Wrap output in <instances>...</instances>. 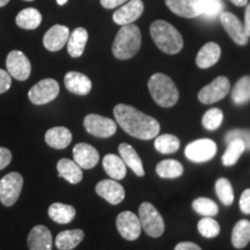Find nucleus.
<instances>
[{
	"mask_svg": "<svg viewBox=\"0 0 250 250\" xmlns=\"http://www.w3.org/2000/svg\"><path fill=\"white\" fill-rule=\"evenodd\" d=\"M64 83L68 92L76 95H87L92 90V81L80 72H68L64 78Z\"/></svg>",
	"mask_w": 250,
	"mask_h": 250,
	"instance_id": "obj_20",
	"label": "nucleus"
},
{
	"mask_svg": "<svg viewBox=\"0 0 250 250\" xmlns=\"http://www.w3.org/2000/svg\"><path fill=\"white\" fill-rule=\"evenodd\" d=\"M215 192L220 199V202L223 203L224 205L229 206L233 204L234 202V191H233V188L232 184H230L229 181L227 179H219L217 182H215Z\"/></svg>",
	"mask_w": 250,
	"mask_h": 250,
	"instance_id": "obj_35",
	"label": "nucleus"
},
{
	"mask_svg": "<svg viewBox=\"0 0 250 250\" xmlns=\"http://www.w3.org/2000/svg\"><path fill=\"white\" fill-rule=\"evenodd\" d=\"M240 208L245 214H250V189H246L240 198Z\"/></svg>",
	"mask_w": 250,
	"mask_h": 250,
	"instance_id": "obj_42",
	"label": "nucleus"
},
{
	"mask_svg": "<svg viewBox=\"0 0 250 250\" xmlns=\"http://www.w3.org/2000/svg\"><path fill=\"white\" fill-rule=\"evenodd\" d=\"M12 85V77L9 76L7 71L0 68V94L7 92L11 88Z\"/></svg>",
	"mask_w": 250,
	"mask_h": 250,
	"instance_id": "obj_41",
	"label": "nucleus"
},
{
	"mask_svg": "<svg viewBox=\"0 0 250 250\" xmlns=\"http://www.w3.org/2000/svg\"><path fill=\"white\" fill-rule=\"evenodd\" d=\"M234 139L242 140L246 146V149L250 151V130H247V129L230 130L229 132L226 134V137H225V140H226L227 143H229Z\"/></svg>",
	"mask_w": 250,
	"mask_h": 250,
	"instance_id": "obj_40",
	"label": "nucleus"
},
{
	"mask_svg": "<svg viewBox=\"0 0 250 250\" xmlns=\"http://www.w3.org/2000/svg\"><path fill=\"white\" fill-rule=\"evenodd\" d=\"M56 1H57V4L58 5H65L67 2V0H56Z\"/></svg>",
	"mask_w": 250,
	"mask_h": 250,
	"instance_id": "obj_49",
	"label": "nucleus"
},
{
	"mask_svg": "<svg viewBox=\"0 0 250 250\" xmlns=\"http://www.w3.org/2000/svg\"><path fill=\"white\" fill-rule=\"evenodd\" d=\"M29 250H52V235L49 228L43 225H37L28 235Z\"/></svg>",
	"mask_w": 250,
	"mask_h": 250,
	"instance_id": "obj_19",
	"label": "nucleus"
},
{
	"mask_svg": "<svg viewBox=\"0 0 250 250\" xmlns=\"http://www.w3.org/2000/svg\"><path fill=\"white\" fill-rule=\"evenodd\" d=\"M156 174L162 179H177L183 174V166L181 162L167 159L162 160L156 166Z\"/></svg>",
	"mask_w": 250,
	"mask_h": 250,
	"instance_id": "obj_31",
	"label": "nucleus"
},
{
	"mask_svg": "<svg viewBox=\"0 0 250 250\" xmlns=\"http://www.w3.org/2000/svg\"><path fill=\"white\" fill-rule=\"evenodd\" d=\"M154 147L161 154H171L180 148V140L174 134H160L155 137Z\"/></svg>",
	"mask_w": 250,
	"mask_h": 250,
	"instance_id": "obj_33",
	"label": "nucleus"
},
{
	"mask_svg": "<svg viewBox=\"0 0 250 250\" xmlns=\"http://www.w3.org/2000/svg\"><path fill=\"white\" fill-rule=\"evenodd\" d=\"M144 12V4L142 0H130L129 2L122 6L112 15L114 22L120 26H126V24L133 23L142 17Z\"/></svg>",
	"mask_w": 250,
	"mask_h": 250,
	"instance_id": "obj_14",
	"label": "nucleus"
},
{
	"mask_svg": "<svg viewBox=\"0 0 250 250\" xmlns=\"http://www.w3.org/2000/svg\"><path fill=\"white\" fill-rule=\"evenodd\" d=\"M250 241V221L242 219L237 221L232 232V243L236 249H242Z\"/></svg>",
	"mask_w": 250,
	"mask_h": 250,
	"instance_id": "obj_30",
	"label": "nucleus"
},
{
	"mask_svg": "<svg viewBox=\"0 0 250 250\" xmlns=\"http://www.w3.org/2000/svg\"><path fill=\"white\" fill-rule=\"evenodd\" d=\"M184 153L190 161L202 164V162L210 161L215 155L217 144L211 139H198L188 144Z\"/></svg>",
	"mask_w": 250,
	"mask_h": 250,
	"instance_id": "obj_9",
	"label": "nucleus"
},
{
	"mask_svg": "<svg viewBox=\"0 0 250 250\" xmlns=\"http://www.w3.org/2000/svg\"><path fill=\"white\" fill-rule=\"evenodd\" d=\"M192 208L197 213L204 215V217H213V215H217L219 212L218 205L212 199L205 198V197L195 199L192 202Z\"/></svg>",
	"mask_w": 250,
	"mask_h": 250,
	"instance_id": "obj_36",
	"label": "nucleus"
},
{
	"mask_svg": "<svg viewBox=\"0 0 250 250\" xmlns=\"http://www.w3.org/2000/svg\"><path fill=\"white\" fill-rule=\"evenodd\" d=\"M201 2L202 15H204L208 20H212L213 18L223 13L224 2L221 0H201Z\"/></svg>",
	"mask_w": 250,
	"mask_h": 250,
	"instance_id": "obj_39",
	"label": "nucleus"
},
{
	"mask_svg": "<svg viewBox=\"0 0 250 250\" xmlns=\"http://www.w3.org/2000/svg\"><path fill=\"white\" fill-rule=\"evenodd\" d=\"M23 187L22 175L13 171L0 180V202L5 206L14 205Z\"/></svg>",
	"mask_w": 250,
	"mask_h": 250,
	"instance_id": "obj_6",
	"label": "nucleus"
},
{
	"mask_svg": "<svg viewBox=\"0 0 250 250\" xmlns=\"http://www.w3.org/2000/svg\"><path fill=\"white\" fill-rule=\"evenodd\" d=\"M87 41H88V33L85 28H77L73 30L67 40V51L71 57L78 58L85 51Z\"/></svg>",
	"mask_w": 250,
	"mask_h": 250,
	"instance_id": "obj_25",
	"label": "nucleus"
},
{
	"mask_svg": "<svg viewBox=\"0 0 250 250\" xmlns=\"http://www.w3.org/2000/svg\"><path fill=\"white\" fill-rule=\"evenodd\" d=\"M73 158L81 169H92L99 164L100 154L98 149L86 143L77 144L73 148Z\"/></svg>",
	"mask_w": 250,
	"mask_h": 250,
	"instance_id": "obj_16",
	"label": "nucleus"
},
{
	"mask_svg": "<svg viewBox=\"0 0 250 250\" xmlns=\"http://www.w3.org/2000/svg\"><path fill=\"white\" fill-rule=\"evenodd\" d=\"M45 142L50 147L56 149L66 148L72 142L71 131L64 126H56L45 132Z\"/></svg>",
	"mask_w": 250,
	"mask_h": 250,
	"instance_id": "obj_23",
	"label": "nucleus"
},
{
	"mask_svg": "<svg viewBox=\"0 0 250 250\" xmlns=\"http://www.w3.org/2000/svg\"><path fill=\"white\" fill-rule=\"evenodd\" d=\"M232 100L237 105L246 104L250 101V76L242 77L234 86Z\"/></svg>",
	"mask_w": 250,
	"mask_h": 250,
	"instance_id": "obj_34",
	"label": "nucleus"
},
{
	"mask_svg": "<svg viewBox=\"0 0 250 250\" xmlns=\"http://www.w3.org/2000/svg\"><path fill=\"white\" fill-rule=\"evenodd\" d=\"M245 30L247 35L250 37V4L247 5L246 13H245Z\"/></svg>",
	"mask_w": 250,
	"mask_h": 250,
	"instance_id": "obj_46",
	"label": "nucleus"
},
{
	"mask_svg": "<svg viewBox=\"0 0 250 250\" xmlns=\"http://www.w3.org/2000/svg\"><path fill=\"white\" fill-rule=\"evenodd\" d=\"M166 5L179 17L192 19L202 15L201 0H165Z\"/></svg>",
	"mask_w": 250,
	"mask_h": 250,
	"instance_id": "obj_18",
	"label": "nucleus"
},
{
	"mask_svg": "<svg viewBox=\"0 0 250 250\" xmlns=\"http://www.w3.org/2000/svg\"><path fill=\"white\" fill-rule=\"evenodd\" d=\"M229 80L226 77H218L211 83H208L199 90L198 100L204 104H212V103L223 100L229 93Z\"/></svg>",
	"mask_w": 250,
	"mask_h": 250,
	"instance_id": "obj_10",
	"label": "nucleus"
},
{
	"mask_svg": "<svg viewBox=\"0 0 250 250\" xmlns=\"http://www.w3.org/2000/svg\"><path fill=\"white\" fill-rule=\"evenodd\" d=\"M49 217L57 224H70L76 217V208L71 205L62 204V203H54L49 206Z\"/></svg>",
	"mask_w": 250,
	"mask_h": 250,
	"instance_id": "obj_28",
	"label": "nucleus"
},
{
	"mask_svg": "<svg viewBox=\"0 0 250 250\" xmlns=\"http://www.w3.org/2000/svg\"><path fill=\"white\" fill-rule=\"evenodd\" d=\"M59 177H62L71 184H78L83 180V169L76 161L70 159H61L57 164Z\"/></svg>",
	"mask_w": 250,
	"mask_h": 250,
	"instance_id": "obj_24",
	"label": "nucleus"
},
{
	"mask_svg": "<svg viewBox=\"0 0 250 250\" xmlns=\"http://www.w3.org/2000/svg\"><path fill=\"white\" fill-rule=\"evenodd\" d=\"M117 124L130 136L142 140L154 139L160 132V123L152 116L127 104H117L114 108Z\"/></svg>",
	"mask_w": 250,
	"mask_h": 250,
	"instance_id": "obj_1",
	"label": "nucleus"
},
{
	"mask_svg": "<svg viewBox=\"0 0 250 250\" xmlns=\"http://www.w3.org/2000/svg\"><path fill=\"white\" fill-rule=\"evenodd\" d=\"M103 168L111 179L122 180L126 175V165L121 156L115 154H107L102 160Z\"/></svg>",
	"mask_w": 250,
	"mask_h": 250,
	"instance_id": "obj_27",
	"label": "nucleus"
},
{
	"mask_svg": "<svg viewBox=\"0 0 250 250\" xmlns=\"http://www.w3.org/2000/svg\"><path fill=\"white\" fill-rule=\"evenodd\" d=\"M95 191L100 197L105 199L109 204L117 205L124 201V188L115 180H103L95 187Z\"/></svg>",
	"mask_w": 250,
	"mask_h": 250,
	"instance_id": "obj_15",
	"label": "nucleus"
},
{
	"mask_svg": "<svg viewBox=\"0 0 250 250\" xmlns=\"http://www.w3.org/2000/svg\"><path fill=\"white\" fill-rule=\"evenodd\" d=\"M116 226L118 232L125 240L134 241L142 233V225H140L138 215L132 212L125 211L118 214L116 219Z\"/></svg>",
	"mask_w": 250,
	"mask_h": 250,
	"instance_id": "obj_12",
	"label": "nucleus"
},
{
	"mask_svg": "<svg viewBox=\"0 0 250 250\" xmlns=\"http://www.w3.org/2000/svg\"><path fill=\"white\" fill-rule=\"evenodd\" d=\"M83 126L87 132L98 138H109L117 131V123H115L110 118L96 114L87 115L83 120Z\"/></svg>",
	"mask_w": 250,
	"mask_h": 250,
	"instance_id": "obj_8",
	"label": "nucleus"
},
{
	"mask_svg": "<svg viewBox=\"0 0 250 250\" xmlns=\"http://www.w3.org/2000/svg\"><path fill=\"white\" fill-rule=\"evenodd\" d=\"M174 250H202V248L192 242H180Z\"/></svg>",
	"mask_w": 250,
	"mask_h": 250,
	"instance_id": "obj_45",
	"label": "nucleus"
},
{
	"mask_svg": "<svg viewBox=\"0 0 250 250\" xmlns=\"http://www.w3.org/2000/svg\"><path fill=\"white\" fill-rule=\"evenodd\" d=\"M70 37V30L66 26L56 24L46 31L43 37V44L49 51H59L64 48Z\"/></svg>",
	"mask_w": 250,
	"mask_h": 250,
	"instance_id": "obj_17",
	"label": "nucleus"
},
{
	"mask_svg": "<svg viewBox=\"0 0 250 250\" xmlns=\"http://www.w3.org/2000/svg\"><path fill=\"white\" fill-rule=\"evenodd\" d=\"M246 151V146L243 144L242 140L240 139H234L232 142L228 143L226 151H225L223 159V165L226 167H232L239 161L240 156L243 154V152Z\"/></svg>",
	"mask_w": 250,
	"mask_h": 250,
	"instance_id": "obj_32",
	"label": "nucleus"
},
{
	"mask_svg": "<svg viewBox=\"0 0 250 250\" xmlns=\"http://www.w3.org/2000/svg\"><path fill=\"white\" fill-rule=\"evenodd\" d=\"M220 21L225 30L227 31L228 35L230 36L234 42L239 45H246L248 43L249 36L247 35L245 27L241 21L237 19L235 15L229 13V12H224L220 15Z\"/></svg>",
	"mask_w": 250,
	"mask_h": 250,
	"instance_id": "obj_13",
	"label": "nucleus"
},
{
	"mask_svg": "<svg viewBox=\"0 0 250 250\" xmlns=\"http://www.w3.org/2000/svg\"><path fill=\"white\" fill-rule=\"evenodd\" d=\"M59 94V85L55 79H43L31 87L28 98L34 104L42 105L54 101Z\"/></svg>",
	"mask_w": 250,
	"mask_h": 250,
	"instance_id": "obj_7",
	"label": "nucleus"
},
{
	"mask_svg": "<svg viewBox=\"0 0 250 250\" xmlns=\"http://www.w3.org/2000/svg\"><path fill=\"white\" fill-rule=\"evenodd\" d=\"M142 45V34L139 28L133 23L122 26L120 31L115 37L112 44V54L117 59L132 58L139 51Z\"/></svg>",
	"mask_w": 250,
	"mask_h": 250,
	"instance_id": "obj_3",
	"label": "nucleus"
},
{
	"mask_svg": "<svg viewBox=\"0 0 250 250\" xmlns=\"http://www.w3.org/2000/svg\"><path fill=\"white\" fill-rule=\"evenodd\" d=\"M24 1H33V0H24Z\"/></svg>",
	"mask_w": 250,
	"mask_h": 250,
	"instance_id": "obj_50",
	"label": "nucleus"
},
{
	"mask_svg": "<svg viewBox=\"0 0 250 250\" xmlns=\"http://www.w3.org/2000/svg\"><path fill=\"white\" fill-rule=\"evenodd\" d=\"M197 228H198V232L201 233V235L208 237V239L218 236L219 233H220V225L212 217H204L198 221Z\"/></svg>",
	"mask_w": 250,
	"mask_h": 250,
	"instance_id": "obj_37",
	"label": "nucleus"
},
{
	"mask_svg": "<svg viewBox=\"0 0 250 250\" xmlns=\"http://www.w3.org/2000/svg\"><path fill=\"white\" fill-rule=\"evenodd\" d=\"M9 2V0H0V7H4Z\"/></svg>",
	"mask_w": 250,
	"mask_h": 250,
	"instance_id": "obj_48",
	"label": "nucleus"
},
{
	"mask_svg": "<svg viewBox=\"0 0 250 250\" xmlns=\"http://www.w3.org/2000/svg\"><path fill=\"white\" fill-rule=\"evenodd\" d=\"M224 120V114L220 109L218 108H212L210 110H208L203 116L202 123L203 126L208 131H214L220 126Z\"/></svg>",
	"mask_w": 250,
	"mask_h": 250,
	"instance_id": "obj_38",
	"label": "nucleus"
},
{
	"mask_svg": "<svg viewBox=\"0 0 250 250\" xmlns=\"http://www.w3.org/2000/svg\"><path fill=\"white\" fill-rule=\"evenodd\" d=\"M235 6H239V7H243L248 4V0H230Z\"/></svg>",
	"mask_w": 250,
	"mask_h": 250,
	"instance_id": "obj_47",
	"label": "nucleus"
},
{
	"mask_svg": "<svg viewBox=\"0 0 250 250\" xmlns=\"http://www.w3.org/2000/svg\"><path fill=\"white\" fill-rule=\"evenodd\" d=\"M151 36L161 51L175 55L183 48V39L176 28L166 21L158 20L151 26Z\"/></svg>",
	"mask_w": 250,
	"mask_h": 250,
	"instance_id": "obj_2",
	"label": "nucleus"
},
{
	"mask_svg": "<svg viewBox=\"0 0 250 250\" xmlns=\"http://www.w3.org/2000/svg\"><path fill=\"white\" fill-rule=\"evenodd\" d=\"M85 237V233L81 229L62 230L56 237V247L59 250H72L78 247Z\"/></svg>",
	"mask_w": 250,
	"mask_h": 250,
	"instance_id": "obj_26",
	"label": "nucleus"
},
{
	"mask_svg": "<svg viewBox=\"0 0 250 250\" xmlns=\"http://www.w3.org/2000/svg\"><path fill=\"white\" fill-rule=\"evenodd\" d=\"M125 1H127V0H101V5L104 8L111 9V8L118 7V6L123 5Z\"/></svg>",
	"mask_w": 250,
	"mask_h": 250,
	"instance_id": "obj_44",
	"label": "nucleus"
},
{
	"mask_svg": "<svg viewBox=\"0 0 250 250\" xmlns=\"http://www.w3.org/2000/svg\"><path fill=\"white\" fill-rule=\"evenodd\" d=\"M221 56V49L217 43L208 42L202 46L196 57L197 66L201 68H208L217 64Z\"/></svg>",
	"mask_w": 250,
	"mask_h": 250,
	"instance_id": "obj_22",
	"label": "nucleus"
},
{
	"mask_svg": "<svg viewBox=\"0 0 250 250\" xmlns=\"http://www.w3.org/2000/svg\"><path fill=\"white\" fill-rule=\"evenodd\" d=\"M15 22L22 29H35L42 22V15L36 8H24L17 15Z\"/></svg>",
	"mask_w": 250,
	"mask_h": 250,
	"instance_id": "obj_29",
	"label": "nucleus"
},
{
	"mask_svg": "<svg viewBox=\"0 0 250 250\" xmlns=\"http://www.w3.org/2000/svg\"><path fill=\"white\" fill-rule=\"evenodd\" d=\"M139 221L145 233L151 237H159L165 232V221L162 215L151 203H143L139 206Z\"/></svg>",
	"mask_w": 250,
	"mask_h": 250,
	"instance_id": "obj_5",
	"label": "nucleus"
},
{
	"mask_svg": "<svg viewBox=\"0 0 250 250\" xmlns=\"http://www.w3.org/2000/svg\"><path fill=\"white\" fill-rule=\"evenodd\" d=\"M148 90L153 100L160 107L170 108L179 101V89H177L174 81L166 74H153L148 80Z\"/></svg>",
	"mask_w": 250,
	"mask_h": 250,
	"instance_id": "obj_4",
	"label": "nucleus"
},
{
	"mask_svg": "<svg viewBox=\"0 0 250 250\" xmlns=\"http://www.w3.org/2000/svg\"><path fill=\"white\" fill-rule=\"evenodd\" d=\"M12 161V153L9 149L5 147H0V170H2L4 168L11 164Z\"/></svg>",
	"mask_w": 250,
	"mask_h": 250,
	"instance_id": "obj_43",
	"label": "nucleus"
},
{
	"mask_svg": "<svg viewBox=\"0 0 250 250\" xmlns=\"http://www.w3.org/2000/svg\"><path fill=\"white\" fill-rule=\"evenodd\" d=\"M118 152H120L122 160L124 161L126 167L132 169V171L137 175V176L142 177L145 175L142 159H140L138 153L136 152V149H134L132 146L126 143H122L121 145L118 146Z\"/></svg>",
	"mask_w": 250,
	"mask_h": 250,
	"instance_id": "obj_21",
	"label": "nucleus"
},
{
	"mask_svg": "<svg viewBox=\"0 0 250 250\" xmlns=\"http://www.w3.org/2000/svg\"><path fill=\"white\" fill-rule=\"evenodd\" d=\"M6 67L9 76L19 81L27 80L30 76L31 65L29 59L19 50L9 52L6 58Z\"/></svg>",
	"mask_w": 250,
	"mask_h": 250,
	"instance_id": "obj_11",
	"label": "nucleus"
}]
</instances>
